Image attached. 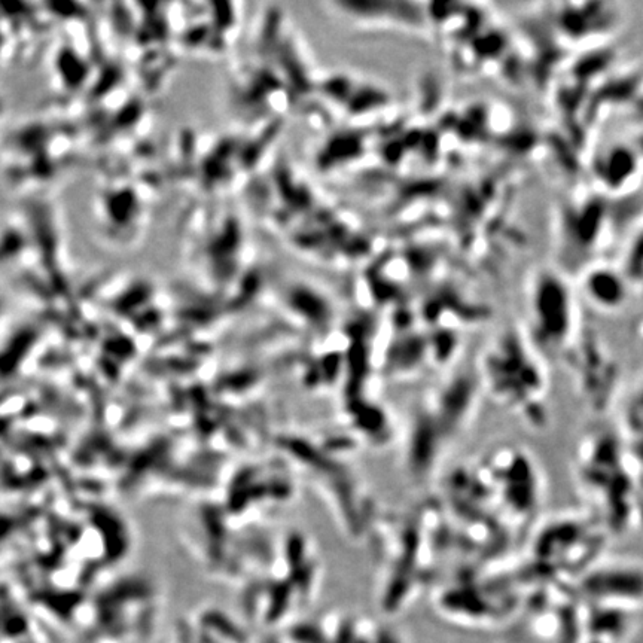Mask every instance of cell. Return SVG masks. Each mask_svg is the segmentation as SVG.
I'll list each match as a JSON object with an SVG mask.
<instances>
[{
	"mask_svg": "<svg viewBox=\"0 0 643 643\" xmlns=\"http://www.w3.org/2000/svg\"><path fill=\"white\" fill-rule=\"evenodd\" d=\"M483 379L499 404L520 416L527 425L547 423V377L533 356L518 340L499 343L484 361Z\"/></svg>",
	"mask_w": 643,
	"mask_h": 643,
	"instance_id": "1",
	"label": "cell"
},
{
	"mask_svg": "<svg viewBox=\"0 0 643 643\" xmlns=\"http://www.w3.org/2000/svg\"><path fill=\"white\" fill-rule=\"evenodd\" d=\"M632 462L627 463L620 454V444L609 437L599 435L582 444L579 457V480L582 490L596 499L605 511L609 526L620 529L629 526L635 505L630 499L638 495V477L632 471Z\"/></svg>",
	"mask_w": 643,
	"mask_h": 643,
	"instance_id": "2",
	"label": "cell"
},
{
	"mask_svg": "<svg viewBox=\"0 0 643 643\" xmlns=\"http://www.w3.org/2000/svg\"><path fill=\"white\" fill-rule=\"evenodd\" d=\"M286 643H402L385 623L349 612H329L316 623L295 624Z\"/></svg>",
	"mask_w": 643,
	"mask_h": 643,
	"instance_id": "3",
	"label": "cell"
},
{
	"mask_svg": "<svg viewBox=\"0 0 643 643\" xmlns=\"http://www.w3.org/2000/svg\"><path fill=\"white\" fill-rule=\"evenodd\" d=\"M581 520H559L551 523L550 527L542 532L538 541H535L536 560L542 562L566 563L578 565L584 560L597 557L599 550V536L591 533L587 526H582Z\"/></svg>",
	"mask_w": 643,
	"mask_h": 643,
	"instance_id": "4",
	"label": "cell"
}]
</instances>
